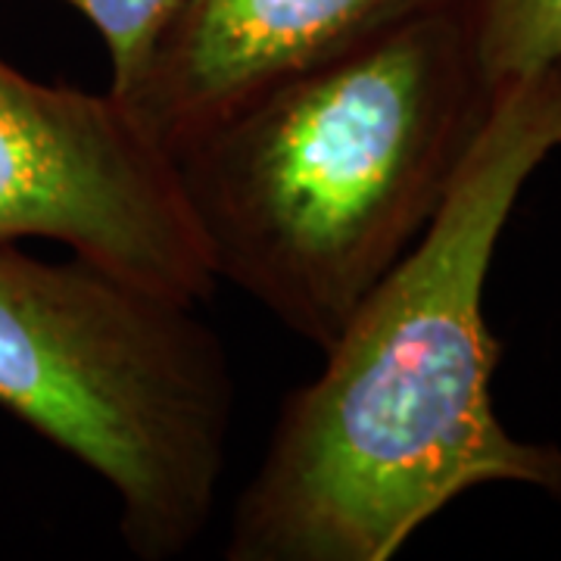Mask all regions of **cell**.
<instances>
[{"instance_id":"cell-1","label":"cell","mask_w":561,"mask_h":561,"mask_svg":"<svg viewBox=\"0 0 561 561\" xmlns=\"http://www.w3.org/2000/svg\"><path fill=\"white\" fill-rule=\"evenodd\" d=\"M561 147V66L493 91L446 201L280 405L238 496L228 561H390L483 483L561 500V449L493 409L502 343L483 287L505 221Z\"/></svg>"},{"instance_id":"cell-2","label":"cell","mask_w":561,"mask_h":561,"mask_svg":"<svg viewBox=\"0 0 561 561\" xmlns=\"http://www.w3.org/2000/svg\"><path fill=\"white\" fill-rule=\"evenodd\" d=\"M490 103L465 3L243 103L172 157L216 278L324 350L437 216Z\"/></svg>"},{"instance_id":"cell-3","label":"cell","mask_w":561,"mask_h":561,"mask_svg":"<svg viewBox=\"0 0 561 561\" xmlns=\"http://www.w3.org/2000/svg\"><path fill=\"white\" fill-rule=\"evenodd\" d=\"M234 400L197 306L0 243V405L113 490L131 556L179 559L209 527Z\"/></svg>"},{"instance_id":"cell-4","label":"cell","mask_w":561,"mask_h":561,"mask_svg":"<svg viewBox=\"0 0 561 561\" xmlns=\"http://www.w3.org/2000/svg\"><path fill=\"white\" fill-rule=\"evenodd\" d=\"M57 241L165 300L201 306L216 265L175 160L113 94L0 57V243Z\"/></svg>"},{"instance_id":"cell-5","label":"cell","mask_w":561,"mask_h":561,"mask_svg":"<svg viewBox=\"0 0 561 561\" xmlns=\"http://www.w3.org/2000/svg\"><path fill=\"white\" fill-rule=\"evenodd\" d=\"M456 3L465 0H187L125 106L175 157L268 88Z\"/></svg>"},{"instance_id":"cell-6","label":"cell","mask_w":561,"mask_h":561,"mask_svg":"<svg viewBox=\"0 0 561 561\" xmlns=\"http://www.w3.org/2000/svg\"><path fill=\"white\" fill-rule=\"evenodd\" d=\"M465 7L493 91L561 66V0H465Z\"/></svg>"},{"instance_id":"cell-7","label":"cell","mask_w":561,"mask_h":561,"mask_svg":"<svg viewBox=\"0 0 561 561\" xmlns=\"http://www.w3.org/2000/svg\"><path fill=\"white\" fill-rule=\"evenodd\" d=\"M98 28L110 54V88L116 101L135 98L157 60L165 32L187 0H60Z\"/></svg>"}]
</instances>
